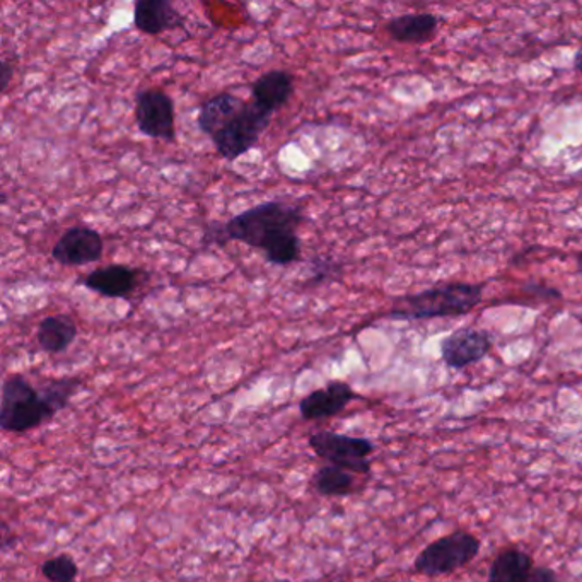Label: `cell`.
<instances>
[{
    "label": "cell",
    "instance_id": "18",
    "mask_svg": "<svg viewBox=\"0 0 582 582\" xmlns=\"http://www.w3.org/2000/svg\"><path fill=\"white\" fill-rule=\"evenodd\" d=\"M311 484L321 497H345L352 494L354 476L344 468L326 465L314 473Z\"/></svg>",
    "mask_w": 582,
    "mask_h": 582
},
{
    "label": "cell",
    "instance_id": "24",
    "mask_svg": "<svg viewBox=\"0 0 582 582\" xmlns=\"http://www.w3.org/2000/svg\"><path fill=\"white\" fill-rule=\"evenodd\" d=\"M574 69L582 76V47L579 48L578 53L574 57Z\"/></svg>",
    "mask_w": 582,
    "mask_h": 582
},
{
    "label": "cell",
    "instance_id": "23",
    "mask_svg": "<svg viewBox=\"0 0 582 582\" xmlns=\"http://www.w3.org/2000/svg\"><path fill=\"white\" fill-rule=\"evenodd\" d=\"M12 76H14V67L9 64L8 60H2V64H0V92L2 95L8 91Z\"/></svg>",
    "mask_w": 582,
    "mask_h": 582
},
{
    "label": "cell",
    "instance_id": "12",
    "mask_svg": "<svg viewBox=\"0 0 582 582\" xmlns=\"http://www.w3.org/2000/svg\"><path fill=\"white\" fill-rule=\"evenodd\" d=\"M134 26L144 35L158 36L185 26V17L168 0H139L134 5Z\"/></svg>",
    "mask_w": 582,
    "mask_h": 582
},
{
    "label": "cell",
    "instance_id": "5",
    "mask_svg": "<svg viewBox=\"0 0 582 582\" xmlns=\"http://www.w3.org/2000/svg\"><path fill=\"white\" fill-rule=\"evenodd\" d=\"M272 111L265 110L251 99L226 128H222L212 137L215 151L226 161L242 158L260 143V137L272 123Z\"/></svg>",
    "mask_w": 582,
    "mask_h": 582
},
{
    "label": "cell",
    "instance_id": "7",
    "mask_svg": "<svg viewBox=\"0 0 582 582\" xmlns=\"http://www.w3.org/2000/svg\"><path fill=\"white\" fill-rule=\"evenodd\" d=\"M135 123L149 139L175 143V103L161 89H143L135 96Z\"/></svg>",
    "mask_w": 582,
    "mask_h": 582
},
{
    "label": "cell",
    "instance_id": "2",
    "mask_svg": "<svg viewBox=\"0 0 582 582\" xmlns=\"http://www.w3.org/2000/svg\"><path fill=\"white\" fill-rule=\"evenodd\" d=\"M482 299H484V284L453 282L400 297L386 317L398 321L463 317L473 311Z\"/></svg>",
    "mask_w": 582,
    "mask_h": 582
},
{
    "label": "cell",
    "instance_id": "9",
    "mask_svg": "<svg viewBox=\"0 0 582 582\" xmlns=\"http://www.w3.org/2000/svg\"><path fill=\"white\" fill-rule=\"evenodd\" d=\"M491 349V333L468 326L456 330L444 338L441 344V356L448 368L465 369L485 359Z\"/></svg>",
    "mask_w": 582,
    "mask_h": 582
},
{
    "label": "cell",
    "instance_id": "25",
    "mask_svg": "<svg viewBox=\"0 0 582 582\" xmlns=\"http://www.w3.org/2000/svg\"><path fill=\"white\" fill-rule=\"evenodd\" d=\"M575 263H578V274L582 275V251L578 255V260H575Z\"/></svg>",
    "mask_w": 582,
    "mask_h": 582
},
{
    "label": "cell",
    "instance_id": "6",
    "mask_svg": "<svg viewBox=\"0 0 582 582\" xmlns=\"http://www.w3.org/2000/svg\"><path fill=\"white\" fill-rule=\"evenodd\" d=\"M308 444L318 458H323L333 467L362 475L371 472L369 456L376 449L371 439L347 436L333 431H318L308 437Z\"/></svg>",
    "mask_w": 582,
    "mask_h": 582
},
{
    "label": "cell",
    "instance_id": "15",
    "mask_svg": "<svg viewBox=\"0 0 582 582\" xmlns=\"http://www.w3.org/2000/svg\"><path fill=\"white\" fill-rule=\"evenodd\" d=\"M293 92L294 77L290 76V72L282 71V69L265 72L251 86V99L255 103L272 113L286 107Z\"/></svg>",
    "mask_w": 582,
    "mask_h": 582
},
{
    "label": "cell",
    "instance_id": "11",
    "mask_svg": "<svg viewBox=\"0 0 582 582\" xmlns=\"http://www.w3.org/2000/svg\"><path fill=\"white\" fill-rule=\"evenodd\" d=\"M137 282H139V270L122 263H111L92 270L81 284L99 296L123 299L134 293Z\"/></svg>",
    "mask_w": 582,
    "mask_h": 582
},
{
    "label": "cell",
    "instance_id": "8",
    "mask_svg": "<svg viewBox=\"0 0 582 582\" xmlns=\"http://www.w3.org/2000/svg\"><path fill=\"white\" fill-rule=\"evenodd\" d=\"M104 253L101 234L92 227H69L53 245L52 258L64 267H83L98 262Z\"/></svg>",
    "mask_w": 582,
    "mask_h": 582
},
{
    "label": "cell",
    "instance_id": "21",
    "mask_svg": "<svg viewBox=\"0 0 582 582\" xmlns=\"http://www.w3.org/2000/svg\"><path fill=\"white\" fill-rule=\"evenodd\" d=\"M521 582H559V578L548 567H533Z\"/></svg>",
    "mask_w": 582,
    "mask_h": 582
},
{
    "label": "cell",
    "instance_id": "17",
    "mask_svg": "<svg viewBox=\"0 0 582 582\" xmlns=\"http://www.w3.org/2000/svg\"><path fill=\"white\" fill-rule=\"evenodd\" d=\"M533 567L535 562L530 554L518 548H507L492 562L488 582H521Z\"/></svg>",
    "mask_w": 582,
    "mask_h": 582
},
{
    "label": "cell",
    "instance_id": "16",
    "mask_svg": "<svg viewBox=\"0 0 582 582\" xmlns=\"http://www.w3.org/2000/svg\"><path fill=\"white\" fill-rule=\"evenodd\" d=\"M77 323L71 314L60 313L45 317L36 330V342L44 352L62 354L76 342Z\"/></svg>",
    "mask_w": 582,
    "mask_h": 582
},
{
    "label": "cell",
    "instance_id": "10",
    "mask_svg": "<svg viewBox=\"0 0 582 582\" xmlns=\"http://www.w3.org/2000/svg\"><path fill=\"white\" fill-rule=\"evenodd\" d=\"M359 398L345 381H330L323 388L314 389L299 401V413L305 420H323L340 416L350 401Z\"/></svg>",
    "mask_w": 582,
    "mask_h": 582
},
{
    "label": "cell",
    "instance_id": "20",
    "mask_svg": "<svg viewBox=\"0 0 582 582\" xmlns=\"http://www.w3.org/2000/svg\"><path fill=\"white\" fill-rule=\"evenodd\" d=\"M41 574L50 582H76L79 567L71 555L62 554L41 564Z\"/></svg>",
    "mask_w": 582,
    "mask_h": 582
},
{
    "label": "cell",
    "instance_id": "1",
    "mask_svg": "<svg viewBox=\"0 0 582 582\" xmlns=\"http://www.w3.org/2000/svg\"><path fill=\"white\" fill-rule=\"evenodd\" d=\"M305 221L301 206L269 200L243 210L224 224H210L206 231V245L245 243L262 251L272 265L287 267L301 257V238L297 230Z\"/></svg>",
    "mask_w": 582,
    "mask_h": 582
},
{
    "label": "cell",
    "instance_id": "22",
    "mask_svg": "<svg viewBox=\"0 0 582 582\" xmlns=\"http://www.w3.org/2000/svg\"><path fill=\"white\" fill-rule=\"evenodd\" d=\"M524 290L536 294V296L548 297V299H554V297L555 299H560L562 297L559 290L554 289V287L542 286V284H528V286H524Z\"/></svg>",
    "mask_w": 582,
    "mask_h": 582
},
{
    "label": "cell",
    "instance_id": "4",
    "mask_svg": "<svg viewBox=\"0 0 582 582\" xmlns=\"http://www.w3.org/2000/svg\"><path fill=\"white\" fill-rule=\"evenodd\" d=\"M479 552L480 540L475 535L468 531H455L420 552L413 562V571L428 578L451 574L476 559Z\"/></svg>",
    "mask_w": 582,
    "mask_h": 582
},
{
    "label": "cell",
    "instance_id": "19",
    "mask_svg": "<svg viewBox=\"0 0 582 582\" xmlns=\"http://www.w3.org/2000/svg\"><path fill=\"white\" fill-rule=\"evenodd\" d=\"M81 385L83 381L79 377H59L48 381L47 385L38 389L45 404L52 408L53 412L59 413L69 407L72 396L79 392Z\"/></svg>",
    "mask_w": 582,
    "mask_h": 582
},
{
    "label": "cell",
    "instance_id": "13",
    "mask_svg": "<svg viewBox=\"0 0 582 582\" xmlns=\"http://www.w3.org/2000/svg\"><path fill=\"white\" fill-rule=\"evenodd\" d=\"M248 101L231 92H221L206 99L198 110L197 125L202 134L209 135L210 139L215 134L226 128L236 116L242 113Z\"/></svg>",
    "mask_w": 582,
    "mask_h": 582
},
{
    "label": "cell",
    "instance_id": "14",
    "mask_svg": "<svg viewBox=\"0 0 582 582\" xmlns=\"http://www.w3.org/2000/svg\"><path fill=\"white\" fill-rule=\"evenodd\" d=\"M439 29V17L432 12H410L393 17L386 24V32L398 44L424 45L434 40Z\"/></svg>",
    "mask_w": 582,
    "mask_h": 582
},
{
    "label": "cell",
    "instance_id": "3",
    "mask_svg": "<svg viewBox=\"0 0 582 582\" xmlns=\"http://www.w3.org/2000/svg\"><path fill=\"white\" fill-rule=\"evenodd\" d=\"M57 413L45 404L40 389L23 374H11L2 383L0 428L5 432L23 434L53 420Z\"/></svg>",
    "mask_w": 582,
    "mask_h": 582
}]
</instances>
